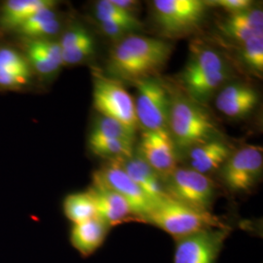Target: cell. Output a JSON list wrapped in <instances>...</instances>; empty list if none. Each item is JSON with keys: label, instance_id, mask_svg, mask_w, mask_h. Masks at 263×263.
Here are the masks:
<instances>
[{"label": "cell", "instance_id": "6da1fadb", "mask_svg": "<svg viewBox=\"0 0 263 263\" xmlns=\"http://www.w3.org/2000/svg\"><path fill=\"white\" fill-rule=\"evenodd\" d=\"M173 45L157 38L130 34L113 47L108 60L112 78L135 82L155 77L166 66Z\"/></svg>", "mask_w": 263, "mask_h": 263}, {"label": "cell", "instance_id": "7a4b0ae2", "mask_svg": "<svg viewBox=\"0 0 263 263\" xmlns=\"http://www.w3.org/2000/svg\"><path fill=\"white\" fill-rule=\"evenodd\" d=\"M168 130L176 146L191 149L216 139L217 127L203 106L182 96L172 98Z\"/></svg>", "mask_w": 263, "mask_h": 263}, {"label": "cell", "instance_id": "3957f363", "mask_svg": "<svg viewBox=\"0 0 263 263\" xmlns=\"http://www.w3.org/2000/svg\"><path fill=\"white\" fill-rule=\"evenodd\" d=\"M143 221L162 229L175 240L211 228L227 227L212 212L189 207L168 196L154 206Z\"/></svg>", "mask_w": 263, "mask_h": 263}, {"label": "cell", "instance_id": "277c9868", "mask_svg": "<svg viewBox=\"0 0 263 263\" xmlns=\"http://www.w3.org/2000/svg\"><path fill=\"white\" fill-rule=\"evenodd\" d=\"M137 88L135 109L138 124L143 131L167 129L172 97L158 78L151 77L133 82Z\"/></svg>", "mask_w": 263, "mask_h": 263}, {"label": "cell", "instance_id": "5b68a950", "mask_svg": "<svg viewBox=\"0 0 263 263\" xmlns=\"http://www.w3.org/2000/svg\"><path fill=\"white\" fill-rule=\"evenodd\" d=\"M94 107L101 116L111 118L137 130L138 120L135 101L120 80L112 77L95 76Z\"/></svg>", "mask_w": 263, "mask_h": 263}, {"label": "cell", "instance_id": "8992f818", "mask_svg": "<svg viewBox=\"0 0 263 263\" xmlns=\"http://www.w3.org/2000/svg\"><path fill=\"white\" fill-rule=\"evenodd\" d=\"M167 196L181 204L211 212L216 197V185L206 175L190 168H178L167 179Z\"/></svg>", "mask_w": 263, "mask_h": 263}, {"label": "cell", "instance_id": "52a82bcc", "mask_svg": "<svg viewBox=\"0 0 263 263\" xmlns=\"http://www.w3.org/2000/svg\"><path fill=\"white\" fill-rule=\"evenodd\" d=\"M261 146L247 145L232 152L221 167V178L233 192H249L256 185L263 168Z\"/></svg>", "mask_w": 263, "mask_h": 263}, {"label": "cell", "instance_id": "ba28073f", "mask_svg": "<svg viewBox=\"0 0 263 263\" xmlns=\"http://www.w3.org/2000/svg\"><path fill=\"white\" fill-rule=\"evenodd\" d=\"M154 18L160 28L169 34H180L197 28L207 10L202 0H155Z\"/></svg>", "mask_w": 263, "mask_h": 263}, {"label": "cell", "instance_id": "9c48e42d", "mask_svg": "<svg viewBox=\"0 0 263 263\" xmlns=\"http://www.w3.org/2000/svg\"><path fill=\"white\" fill-rule=\"evenodd\" d=\"M230 231L211 228L176 240L173 263H216Z\"/></svg>", "mask_w": 263, "mask_h": 263}, {"label": "cell", "instance_id": "30bf717a", "mask_svg": "<svg viewBox=\"0 0 263 263\" xmlns=\"http://www.w3.org/2000/svg\"><path fill=\"white\" fill-rule=\"evenodd\" d=\"M93 181L99 182L122 196L130 205L136 219L143 221L156 205L124 172L116 160H111L95 172Z\"/></svg>", "mask_w": 263, "mask_h": 263}, {"label": "cell", "instance_id": "8fae6325", "mask_svg": "<svg viewBox=\"0 0 263 263\" xmlns=\"http://www.w3.org/2000/svg\"><path fill=\"white\" fill-rule=\"evenodd\" d=\"M177 146L168 128L143 131L139 155L154 170L161 179H168L178 169Z\"/></svg>", "mask_w": 263, "mask_h": 263}, {"label": "cell", "instance_id": "7c38bea8", "mask_svg": "<svg viewBox=\"0 0 263 263\" xmlns=\"http://www.w3.org/2000/svg\"><path fill=\"white\" fill-rule=\"evenodd\" d=\"M258 98L252 86L230 83L216 95V107L227 117L244 118L254 111L258 104Z\"/></svg>", "mask_w": 263, "mask_h": 263}, {"label": "cell", "instance_id": "4fadbf2b", "mask_svg": "<svg viewBox=\"0 0 263 263\" xmlns=\"http://www.w3.org/2000/svg\"><path fill=\"white\" fill-rule=\"evenodd\" d=\"M89 189L94 195L97 216L110 227L134 219L130 205L118 193L96 181Z\"/></svg>", "mask_w": 263, "mask_h": 263}, {"label": "cell", "instance_id": "5bb4252c", "mask_svg": "<svg viewBox=\"0 0 263 263\" xmlns=\"http://www.w3.org/2000/svg\"><path fill=\"white\" fill-rule=\"evenodd\" d=\"M124 172L141 188L147 197L157 204L167 196L162 179L139 154L116 159Z\"/></svg>", "mask_w": 263, "mask_h": 263}, {"label": "cell", "instance_id": "9a60e30c", "mask_svg": "<svg viewBox=\"0 0 263 263\" xmlns=\"http://www.w3.org/2000/svg\"><path fill=\"white\" fill-rule=\"evenodd\" d=\"M222 34L242 44L251 38L263 35L262 10L249 8L229 14L218 25Z\"/></svg>", "mask_w": 263, "mask_h": 263}, {"label": "cell", "instance_id": "2e32d148", "mask_svg": "<svg viewBox=\"0 0 263 263\" xmlns=\"http://www.w3.org/2000/svg\"><path fill=\"white\" fill-rule=\"evenodd\" d=\"M232 154V149L217 138L191 148L188 154L190 169L206 175L221 168Z\"/></svg>", "mask_w": 263, "mask_h": 263}, {"label": "cell", "instance_id": "e0dca14e", "mask_svg": "<svg viewBox=\"0 0 263 263\" xmlns=\"http://www.w3.org/2000/svg\"><path fill=\"white\" fill-rule=\"evenodd\" d=\"M109 229L110 226L98 216L73 224L69 236L70 244L82 256H90L103 246Z\"/></svg>", "mask_w": 263, "mask_h": 263}, {"label": "cell", "instance_id": "ac0fdd59", "mask_svg": "<svg viewBox=\"0 0 263 263\" xmlns=\"http://www.w3.org/2000/svg\"><path fill=\"white\" fill-rule=\"evenodd\" d=\"M56 5L52 0H8L0 9V27L6 30H17L34 13Z\"/></svg>", "mask_w": 263, "mask_h": 263}, {"label": "cell", "instance_id": "d6986e66", "mask_svg": "<svg viewBox=\"0 0 263 263\" xmlns=\"http://www.w3.org/2000/svg\"><path fill=\"white\" fill-rule=\"evenodd\" d=\"M54 8L55 5L39 10L16 31L28 41L50 39L61 29V22Z\"/></svg>", "mask_w": 263, "mask_h": 263}, {"label": "cell", "instance_id": "ffe728a7", "mask_svg": "<svg viewBox=\"0 0 263 263\" xmlns=\"http://www.w3.org/2000/svg\"><path fill=\"white\" fill-rule=\"evenodd\" d=\"M228 66L222 56L215 50L203 48L195 50L180 74V82L222 70Z\"/></svg>", "mask_w": 263, "mask_h": 263}, {"label": "cell", "instance_id": "44dd1931", "mask_svg": "<svg viewBox=\"0 0 263 263\" xmlns=\"http://www.w3.org/2000/svg\"><path fill=\"white\" fill-rule=\"evenodd\" d=\"M64 214L73 224L97 217L94 195L90 189L68 194L63 203Z\"/></svg>", "mask_w": 263, "mask_h": 263}, {"label": "cell", "instance_id": "7402d4cb", "mask_svg": "<svg viewBox=\"0 0 263 263\" xmlns=\"http://www.w3.org/2000/svg\"><path fill=\"white\" fill-rule=\"evenodd\" d=\"M95 16L99 23H112L129 28L132 32L142 28L135 14L115 5L112 0H100L95 5Z\"/></svg>", "mask_w": 263, "mask_h": 263}, {"label": "cell", "instance_id": "603a6c76", "mask_svg": "<svg viewBox=\"0 0 263 263\" xmlns=\"http://www.w3.org/2000/svg\"><path fill=\"white\" fill-rule=\"evenodd\" d=\"M135 137L136 130L111 118L101 116L97 122L95 123L94 128L90 133L88 142L107 140L135 141Z\"/></svg>", "mask_w": 263, "mask_h": 263}, {"label": "cell", "instance_id": "cb8c5ba5", "mask_svg": "<svg viewBox=\"0 0 263 263\" xmlns=\"http://www.w3.org/2000/svg\"><path fill=\"white\" fill-rule=\"evenodd\" d=\"M134 142L135 141L123 140H107L88 143L89 148L96 155L110 160H116L132 156L134 154Z\"/></svg>", "mask_w": 263, "mask_h": 263}, {"label": "cell", "instance_id": "d4e9b609", "mask_svg": "<svg viewBox=\"0 0 263 263\" xmlns=\"http://www.w3.org/2000/svg\"><path fill=\"white\" fill-rule=\"evenodd\" d=\"M240 59L252 71L261 74L263 71V35L251 38L241 44Z\"/></svg>", "mask_w": 263, "mask_h": 263}, {"label": "cell", "instance_id": "484cf974", "mask_svg": "<svg viewBox=\"0 0 263 263\" xmlns=\"http://www.w3.org/2000/svg\"><path fill=\"white\" fill-rule=\"evenodd\" d=\"M27 55L29 66H32L41 76L55 74L61 68V66H58L47 55H45L33 41H28Z\"/></svg>", "mask_w": 263, "mask_h": 263}, {"label": "cell", "instance_id": "4316f807", "mask_svg": "<svg viewBox=\"0 0 263 263\" xmlns=\"http://www.w3.org/2000/svg\"><path fill=\"white\" fill-rule=\"evenodd\" d=\"M28 59L9 47L0 48V71L30 73Z\"/></svg>", "mask_w": 263, "mask_h": 263}, {"label": "cell", "instance_id": "83f0119b", "mask_svg": "<svg viewBox=\"0 0 263 263\" xmlns=\"http://www.w3.org/2000/svg\"><path fill=\"white\" fill-rule=\"evenodd\" d=\"M92 42H94V39L91 36V34L82 28L69 29L59 41L63 50L83 46Z\"/></svg>", "mask_w": 263, "mask_h": 263}, {"label": "cell", "instance_id": "f1b7e54d", "mask_svg": "<svg viewBox=\"0 0 263 263\" xmlns=\"http://www.w3.org/2000/svg\"><path fill=\"white\" fill-rule=\"evenodd\" d=\"M94 51L95 42L79 47L63 50L64 66H73L80 64L91 56L94 53Z\"/></svg>", "mask_w": 263, "mask_h": 263}, {"label": "cell", "instance_id": "f546056e", "mask_svg": "<svg viewBox=\"0 0 263 263\" xmlns=\"http://www.w3.org/2000/svg\"><path fill=\"white\" fill-rule=\"evenodd\" d=\"M30 73L0 71V87L6 89H16L28 84Z\"/></svg>", "mask_w": 263, "mask_h": 263}, {"label": "cell", "instance_id": "4dcf8cb0", "mask_svg": "<svg viewBox=\"0 0 263 263\" xmlns=\"http://www.w3.org/2000/svg\"><path fill=\"white\" fill-rule=\"evenodd\" d=\"M208 6L213 5L217 6L228 12L229 14L237 13L240 11L249 9L252 7L253 2L250 0H216V1H206Z\"/></svg>", "mask_w": 263, "mask_h": 263}, {"label": "cell", "instance_id": "1f68e13d", "mask_svg": "<svg viewBox=\"0 0 263 263\" xmlns=\"http://www.w3.org/2000/svg\"><path fill=\"white\" fill-rule=\"evenodd\" d=\"M112 2L115 5H117L118 7L126 10L128 12H131L133 14H135L136 6L139 5L138 2L131 1V0H112Z\"/></svg>", "mask_w": 263, "mask_h": 263}]
</instances>
